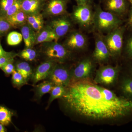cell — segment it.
<instances>
[{"instance_id": "cell-1", "label": "cell", "mask_w": 132, "mask_h": 132, "mask_svg": "<svg viewBox=\"0 0 132 132\" xmlns=\"http://www.w3.org/2000/svg\"><path fill=\"white\" fill-rule=\"evenodd\" d=\"M62 98L73 112L96 120L121 119L132 113V101L87 78L71 81Z\"/></svg>"}, {"instance_id": "cell-2", "label": "cell", "mask_w": 132, "mask_h": 132, "mask_svg": "<svg viewBox=\"0 0 132 132\" xmlns=\"http://www.w3.org/2000/svg\"><path fill=\"white\" fill-rule=\"evenodd\" d=\"M122 21L119 16L97 6L94 12L93 25L100 34H107L120 27Z\"/></svg>"}, {"instance_id": "cell-3", "label": "cell", "mask_w": 132, "mask_h": 132, "mask_svg": "<svg viewBox=\"0 0 132 132\" xmlns=\"http://www.w3.org/2000/svg\"><path fill=\"white\" fill-rule=\"evenodd\" d=\"M40 52L46 60L61 64L69 58L71 54L64 45L56 41L42 43Z\"/></svg>"}, {"instance_id": "cell-4", "label": "cell", "mask_w": 132, "mask_h": 132, "mask_svg": "<svg viewBox=\"0 0 132 132\" xmlns=\"http://www.w3.org/2000/svg\"><path fill=\"white\" fill-rule=\"evenodd\" d=\"M125 28L120 26L103 37V40L111 53V56L118 57L123 49V35Z\"/></svg>"}, {"instance_id": "cell-5", "label": "cell", "mask_w": 132, "mask_h": 132, "mask_svg": "<svg viewBox=\"0 0 132 132\" xmlns=\"http://www.w3.org/2000/svg\"><path fill=\"white\" fill-rule=\"evenodd\" d=\"M94 12L89 4H80L74 6L71 14L73 21L83 28L93 25Z\"/></svg>"}, {"instance_id": "cell-6", "label": "cell", "mask_w": 132, "mask_h": 132, "mask_svg": "<svg viewBox=\"0 0 132 132\" xmlns=\"http://www.w3.org/2000/svg\"><path fill=\"white\" fill-rule=\"evenodd\" d=\"M47 80L54 85L67 87L72 80L71 72L61 63H57Z\"/></svg>"}, {"instance_id": "cell-7", "label": "cell", "mask_w": 132, "mask_h": 132, "mask_svg": "<svg viewBox=\"0 0 132 132\" xmlns=\"http://www.w3.org/2000/svg\"><path fill=\"white\" fill-rule=\"evenodd\" d=\"M119 71V68L118 67L103 66L97 71L95 82L105 85L113 84L118 78Z\"/></svg>"}, {"instance_id": "cell-8", "label": "cell", "mask_w": 132, "mask_h": 132, "mask_svg": "<svg viewBox=\"0 0 132 132\" xmlns=\"http://www.w3.org/2000/svg\"><path fill=\"white\" fill-rule=\"evenodd\" d=\"M72 19L65 14L56 16L48 25L60 39L65 35L71 30L72 26Z\"/></svg>"}, {"instance_id": "cell-9", "label": "cell", "mask_w": 132, "mask_h": 132, "mask_svg": "<svg viewBox=\"0 0 132 132\" xmlns=\"http://www.w3.org/2000/svg\"><path fill=\"white\" fill-rule=\"evenodd\" d=\"M86 36L81 32L74 31L71 32L66 38L64 45L70 51L84 49L87 45Z\"/></svg>"}, {"instance_id": "cell-10", "label": "cell", "mask_w": 132, "mask_h": 132, "mask_svg": "<svg viewBox=\"0 0 132 132\" xmlns=\"http://www.w3.org/2000/svg\"><path fill=\"white\" fill-rule=\"evenodd\" d=\"M57 64L55 62L45 60L39 65L33 71L31 78L33 84L35 85L40 81L47 79Z\"/></svg>"}, {"instance_id": "cell-11", "label": "cell", "mask_w": 132, "mask_h": 132, "mask_svg": "<svg viewBox=\"0 0 132 132\" xmlns=\"http://www.w3.org/2000/svg\"><path fill=\"white\" fill-rule=\"evenodd\" d=\"M67 8L66 0H49L45 3L43 15L52 17L64 15L67 12Z\"/></svg>"}, {"instance_id": "cell-12", "label": "cell", "mask_w": 132, "mask_h": 132, "mask_svg": "<svg viewBox=\"0 0 132 132\" xmlns=\"http://www.w3.org/2000/svg\"><path fill=\"white\" fill-rule=\"evenodd\" d=\"M93 62L90 59L87 58L81 61L71 72L72 80L83 79L88 78L93 69Z\"/></svg>"}, {"instance_id": "cell-13", "label": "cell", "mask_w": 132, "mask_h": 132, "mask_svg": "<svg viewBox=\"0 0 132 132\" xmlns=\"http://www.w3.org/2000/svg\"><path fill=\"white\" fill-rule=\"evenodd\" d=\"M111 55L103 40V36L97 34L95 38V47L93 57L96 61L100 62L107 61Z\"/></svg>"}, {"instance_id": "cell-14", "label": "cell", "mask_w": 132, "mask_h": 132, "mask_svg": "<svg viewBox=\"0 0 132 132\" xmlns=\"http://www.w3.org/2000/svg\"><path fill=\"white\" fill-rule=\"evenodd\" d=\"M105 7L106 11L118 16L125 14L128 9L126 0H106Z\"/></svg>"}, {"instance_id": "cell-15", "label": "cell", "mask_w": 132, "mask_h": 132, "mask_svg": "<svg viewBox=\"0 0 132 132\" xmlns=\"http://www.w3.org/2000/svg\"><path fill=\"white\" fill-rule=\"evenodd\" d=\"M45 4V0H23L21 10L28 15L40 13Z\"/></svg>"}, {"instance_id": "cell-16", "label": "cell", "mask_w": 132, "mask_h": 132, "mask_svg": "<svg viewBox=\"0 0 132 132\" xmlns=\"http://www.w3.org/2000/svg\"><path fill=\"white\" fill-rule=\"evenodd\" d=\"M59 39L51 27L48 24L36 33L35 45L52 41L58 42Z\"/></svg>"}, {"instance_id": "cell-17", "label": "cell", "mask_w": 132, "mask_h": 132, "mask_svg": "<svg viewBox=\"0 0 132 132\" xmlns=\"http://www.w3.org/2000/svg\"><path fill=\"white\" fill-rule=\"evenodd\" d=\"M20 29L26 47H33L36 45V31L27 23L21 27Z\"/></svg>"}, {"instance_id": "cell-18", "label": "cell", "mask_w": 132, "mask_h": 132, "mask_svg": "<svg viewBox=\"0 0 132 132\" xmlns=\"http://www.w3.org/2000/svg\"><path fill=\"white\" fill-rule=\"evenodd\" d=\"M54 86L53 83L48 80L35 86L33 90L36 98L40 99L44 95L50 93Z\"/></svg>"}, {"instance_id": "cell-19", "label": "cell", "mask_w": 132, "mask_h": 132, "mask_svg": "<svg viewBox=\"0 0 132 132\" xmlns=\"http://www.w3.org/2000/svg\"><path fill=\"white\" fill-rule=\"evenodd\" d=\"M28 15L22 11L20 10L14 14L6 18L13 28L20 27L27 23Z\"/></svg>"}, {"instance_id": "cell-20", "label": "cell", "mask_w": 132, "mask_h": 132, "mask_svg": "<svg viewBox=\"0 0 132 132\" xmlns=\"http://www.w3.org/2000/svg\"><path fill=\"white\" fill-rule=\"evenodd\" d=\"M27 23L31 26L36 33L40 31L45 26L43 15L41 13L28 15Z\"/></svg>"}, {"instance_id": "cell-21", "label": "cell", "mask_w": 132, "mask_h": 132, "mask_svg": "<svg viewBox=\"0 0 132 132\" xmlns=\"http://www.w3.org/2000/svg\"><path fill=\"white\" fill-rule=\"evenodd\" d=\"M123 97L132 101V77L126 76L122 79L120 85Z\"/></svg>"}, {"instance_id": "cell-22", "label": "cell", "mask_w": 132, "mask_h": 132, "mask_svg": "<svg viewBox=\"0 0 132 132\" xmlns=\"http://www.w3.org/2000/svg\"><path fill=\"white\" fill-rule=\"evenodd\" d=\"M15 70L21 74L27 82L31 79L33 71L31 66L27 62L22 61L16 63Z\"/></svg>"}, {"instance_id": "cell-23", "label": "cell", "mask_w": 132, "mask_h": 132, "mask_svg": "<svg viewBox=\"0 0 132 132\" xmlns=\"http://www.w3.org/2000/svg\"><path fill=\"white\" fill-rule=\"evenodd\" d=\"M67 93V87L62 86L54 85L50 92V96L48 101V107L55 99L62 98Z\"/></svg>"}, {"instance_id": "cell-24", "label": "cell", "mask_w": 132, "mask_h": 132, "mask_svg": "<svg viewBox=\"0 0 132 132\" xmlns=\"http://www.w3.org/2000/svg\"><path fill=\"white\" fill-rule=\"evenodd\" d=\"M14 113L7 108L0 105V123L7 126L12 123V118Z\"/></svg>"}, {"instance_id": "cell-25", "label": "cell", "mask_w": 132, "mask_h": 132, "mask_svg": "<svg viewBox=\"0 0 132 132\" xmlns=\"http://www.w3.org/2000/svg\"><path fill=\"white\" fill-rule=\"evenodd\" d=\"M17 56L26 60L32 61L36 59L37 53L36 50L33 48V47H26L19 54H17Z\"/></svg>"}, {"instance_id": "cell-26", "label": "cell", "mask_w": 132, "mask_h": 132, "mask_svg": "<svg viewBox=\"0 0 132 132\" xmlns=\"http://www.w3.org/2000/svg\"><path fill=\"white\" fill-rule=\"evenodd\" d=\"M23 39L21 33L13 31L8 35L7 42L9 46H14L19 45Z\"/></svg>"}, {"instance_id": "cell-27", "label": "cell", "mask_w": 132, "mask_h": 132, "mask_svg": "<svg viewBox=\"0 0 132 132\" xmlns=\"http://www.w3.org/2000/svg\"><path fill=\"white\" fill-rule=\"evenodd\" d=\"M12 82L14 87L20 88L28 84L27 81L23 76L15 70L12 74Z\"/></svg>"}, {"instance_id": "cell-28", "label": "cell", "mask_w": 132, "mask_h": 132, "mask_svg": "<svg viewBox=\"0 0 132 132\" xmlns=\"http://www.w3.org/2000/svg\"><path fill=\"white\" fill-rule=\"evenodd\" d=\"M23 1V0H15L13 5L7 10L4 18L6 19L21 10Z\"/></svg>"}, {"instance_id": "cell-29", "label": "cell", "mask_w": 132, "mask_h": 132, "mask_svg": "<svg viewBox=\"0 0 132 132\" xmlns=\"http://www.w3.org/2000/svg\"><path fill=\"white\" fill-rule=\"evenodd\" d=\"M12 28V26L6 19L0 17V38L6 35Z\"/></svg>"}, {"instance_id": "cell-30", "label": "cell", "mask_w": 132, "mask_h": 132, "mask_svg": "<svg viewBox=\"0 0 132 132\" xmlns=\"http://www.w3.org/2000/svg\"><path fill=\"white\" fill-rule=\"evenodd\" d=\"M15 0H0V17L4 18L10 7Z\"/></svg>"}, {"instance_id": "cell-31", "label": "cell", "mask_w": 132, "mask_h": 132, "mask_svg": "<svg viewBox=\"0 0 132 132\" xmlns=\"http://www.w3.org/2000/svg\"><path fill=\"white\" fill-rule=\"evenodd\" d=\"M14 61L10 62L7 63L1 68L6 75H9L12 74L15 70V66L14 65Z\"/></svg>"}, {"instance_id": "cell-32", "label": "cell", "mask_w": 132, "mask_h": 132, "mask_svg": "<svg viewBox=\"0 0 132 132\" xmlns=\"http://www.w3.org/2000/svg\"><path fill=\"white\" fill-rule=\"evenodd\" d=\"M126 55L129 59H132V35L128 38L125 47Z\"/></svg>"}, {"instance_id": "cell-33", "label": "cell", "mask_w": 132, "mask_h": 132, "mask_svg": "<svg viewBox=\"0 0 132 132\" xmlns=\"http://www.w3.org/2000/svg\"><path fill=\"white\" fill-rule=\"evenodd\" d=\"M14 53H15L13 52H7L5 51L3 48L1 44V40H0V57L10 55L13 54Z\"/></svg>"}, {"instance_id": "cell-34", "label": "cell", "mask_w": 132, "mask_h": 132, "mask_svg": "<svg viewBox=\"0 0 132 132\" xmlns=\"http://www.w3.org/2000/svg\"><path fill=\"white\" fill-rule=\"evenodd\" d=\"M128 24L129 26L132 28V7L130 9L128 16Z\"/></svg>"}, {"instance_id": "cell-35", "label": "cell", "mask_w": 132, "mask_h": 132, "mask_svg": "<svg viewBox=\"0 0 132 132\" xmlns=\"http://www.w3.org/2000/svg\"><path fill=\"white\" fill-rule=\"evenodd\" d=\"M90 0H76L78 5L80 4H89Z\"/></svg>"}, {"instance_id": "cell-36", "label": "cell", "mask_w": 132, "mask_h": 132, "mask_svg": "<svg viewBox=\"0 0 132 132\" xmlns=\"http://www.w3.org/2000/svg\"><path fill=\"white\" fill-rule=\"evenodd\" d=\"M7 132V130L5 126L0 123V132Z\"/></svg>"}, {"instance_id": "cell-37", "label": "cell", "mask_w": 132, "mask_h": 132, "mask_svg": "<svg viewBox=\"0 0 132 132\" xmlns=\"http://www.w3.org/2000/svg\"><path fill=\"white\" fill-rule=\"evenodd\" d=\"M130 72H131V77H132V64L131 65L130 68Z\"/></svg>"}, {"instance_id": "cell-38", "label": "cell", "mask_w": 132, "mask_h": 132, "mask_svg": "<svg viewBox=\"0 0 132 132\" xmlns=\"http://www.w3.org/2000/svg\"><path fill=\"white\" fill-rule=\"evenodd\" d=\"M126 1H128L132 5V0H126Z\"/></svg>"}]
</instances>
